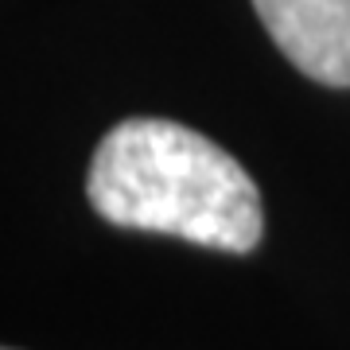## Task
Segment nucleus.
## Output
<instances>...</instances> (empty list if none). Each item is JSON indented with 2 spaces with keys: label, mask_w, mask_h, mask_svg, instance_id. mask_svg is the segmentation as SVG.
I'll return each instance as SVG.
<instances>
[{
  "label": "nucleus",
  "mask_w": 350,
  "mask_h": 350,
  "mask_svg": "<svg viewBox=\"0 0 350 350\" xmlns=\"http://www.w3.org/2000/svg\"><path fill=\"white\" fill-rule=\"evenodd\" d=\"M86 195L113 226L222 253H250L265 230L253 175L202 133L160 117H133L105 133Z\"/></svg>",
  "instance_id": "nucleus-1"
},
{
  "label": "nucleus",
  "mask_w": 350,
  "mask_h": 350,
  "mask_svg": "<svg viewBox=\"0 0 350 350\" xmlns=\"http://www.w3.org/2000/svg\"><path fill=\"white\" fill-rule=\"evenodd\" d=\"M284 59L323 86H350V0H253Z\"/></svg>",
  "instance_id": "nucleus-2"
}]
</instances>
